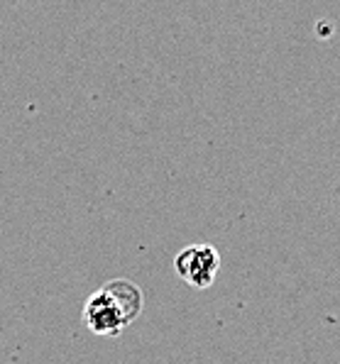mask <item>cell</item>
Masks as SVG:
<instances>
[{
    "label": "cell",
    "mask_w": 340,
    "mask_h": 364,
    "mask_svg": "<svg viewBox=\"0 0 340 364\" xmlns=\"http://www.w3.org/2000/svg\"><path fill=\"white\" fill-rule=\"evenodd\" d=\"M221 269V255L213 245H188L179 255L174 257V272L184 284H188L191 289H208L213 287L216 277Z\"/></svg>",
    "instance_id": "cell-1"
},
{
    "label": "cell",
    "mask_w": 340,
    "mask_h": 364,
    "mask_svg": "<svg viewBox=\"0 0 340 364\" xmlns=\"http://www.w3.org/2000/svg\"><path fill=\"white\" fill-rule=\"evenodd\" d=\"M83 326L100 338H118V335L130 326V318L122 311L115 296L105 287H100L96 294L88 296L83 304Z\"/></svg>",
    "instance_id": "cell-2"
}]
</instances>
